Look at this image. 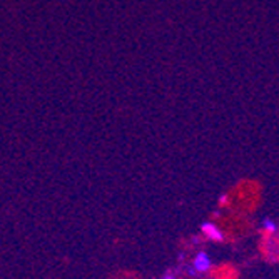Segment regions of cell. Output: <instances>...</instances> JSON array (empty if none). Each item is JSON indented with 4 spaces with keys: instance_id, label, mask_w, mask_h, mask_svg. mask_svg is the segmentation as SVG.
Segmentation results:
<instances>
[{
    "instance_id": "6da1fadb",
    "label": "cell",
    "mask_w": 279,
    "mask_h": 279,
    "mask_svg": "<svg viewBox=\"0 0 279 279\" xmlns=\"http://www.w3.org/2000/svg\"><path fill=\"white\" fill-rule=\"evenodd\" d=\"M202 234H204V236L209 237V239L216 241V243H221V241H222V234H221V231L216 228L214 224H211V222H207V224H204V226H202Z\"/></svg>"
},
{
    "instance_id": "7a4b0ae2",
    "label": "cell",
    "mask_w": 279,
    "mask_h": 279,
    "mask_svg": "<svg viewBox=\"0 0 279 279\" xmlns=\"http://www.w3.org/2000/svg\"><path fill=\"white\" fill-rule=\"evenodd\" d=\"M194 267L197 271H207L211 267V261H209V258H207V254L206 252H199L197 254V258H196V261H194Z\"/></svg>"
},
{
    "instance_id": "3957f363",
    "label": "cell",
    "mask_w": 279,
    "mask_h": 279,
    "mask_svg": "<svg viewBox=\"0 0 279 279\" xmlns=\"http://www.w3.org/2000/svg\"><path fill=\"white\" fill-rule=\"evenodd\" d=\"M229 197L228 196H222L221 197V201H219V207H228L229 206Z\"/></svg>"
},
{
    "instance_id": "277c9868",
    "label": "cell",
    "mask_w": 279,
    "mask_h": 279,
    "mask_svg": "<svg viewBox=\"0 0 279 279\" xmlns=\"http://www.w3.org/2000/svg\"><path fill=\"white\" fill-rule=\"evenodd\" d=\"M162 279H174V276H172V274H170V273H167V274H166V276H164V278H162Z\"/></svg>"
}]
</instances>
